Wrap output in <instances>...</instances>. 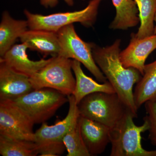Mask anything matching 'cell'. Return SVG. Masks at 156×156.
Segmentation results:
<instances>
[{
  "instance_id": "1",
  "label": "cell",
  "mask_w": 156,
  "mask_h": 156,
  "mask_svg": "<svg viewBox=\"0 0 156 156\" xmlns=\"http://www.w3.org/2000/svg\"><path fill=\"white\" fill-rule=\"evenodd\" d=\"M121 44L120 39H117L112 45L103 48L94 44L92 55L95 63L120 99L128 108L137 115L138 109L134 102L133 89L142 75L134 68L124 66L120 58Z\"/></svg>"
},
{
  "instance_id": "2",
  "label": "cell",
  "mask_w": 156,
  "mask_h": 156,
  "mask_svg": "<svg viewBox=\"0 0 156 156\" xmlns=\"http://www.w3.org/2000/svg\"><path fill=\"white\" fill-rule=\"evenodd\" d=\"M137 117L128 109L110 129L111 156H156V150H146L142 146L141 134L148 131L149 126L144 119L142 126H136L133 119Z\"/></svg>"
},
{
  "instance_id": "3",
  "label": "cell",
  "mask_w": 156,
  "mask_h": 156,
  "mask_svg": "<svg viewBox=\"0 0 156 156\" xmlns=\"http://www.w3.org/2000/svg\"><path fill=\"white\" fill-rule=\"evenodd\" d=\"M80 115L113 128L128 108L116 93L97 92L84 98L77 105Z\"/></svg>"
},
{
  "instance_id": "4",
  "label": "cell",
  "mask_w": 156,
  "mask_h": 156,
  "mask_svg": "<svg viewBox=\"0 0 156 156\" xmlns=\"http://www.w3.org/2000/svg\"><path fill=\"white\" fill-rule=\"evenodd\" d=\"M101 0H91L83 10L62 12L48 15L35 14L27 10L24 11L29 29L45 30L57 32L66 26L80 23L87 27L94 25L97 19Z\"/></svg>"
},
{
  "instance_id": "5",
  "label": "cell",
  "mask_w": 156,
  "mask_h": 156,
  "mask_svg": "<svg viewBox=\"0 0 156 156\" xmlns=\"http://www.w3.org/2000/svg\"><path fill=\"white\" fill-rule=\"evenodd\" d=\"M12 101L38 124L46 122L69 99L57 90L45 88L34 89Z\"/></svg>"
},
{
  "instance_id": "6",
  "label": "cell",
  "mask_w": 156,
  "mask_h": 156,
  "mask_svg": "<svg viewBox=\"0 0 156 156\" xmlns=\"http://www.w3.org/2000/svg\"><path fill=\"white\" fill-rule=\"evenodd\" d=\"M72 60L57 55L44 67L30 77L34 90L48 88L66 96L73 95L76 86L72 67Z\"/></svg>"
},
{
  "instance_id": "7",
  "label": "cell",
  "mask_w": 156,
  "mask_h": 156,
  "mask_svg": "<svg viewBox=\"0 0 156 156\" xmlns=\"http://www.w3.org/2000/svg\"><path fill=\"white\" fill-rule=\"evenodd\" d=\"M57 34L61 47L58 55L80 62L101 83L107 81L93 58L92 51L94 43H87L82 40L73 24L62 27Z\"/></svg>"
},
{
  "instance_id": "8",
  "label": "cell",
  "mask_w": 156,
  "mask_h": 156,
  "mask_svg": "<svg viewBox=\"0 0 156 156\" xmlns=\"http://www.w3.org/2000/svg\"><path fill=\"white\" fill-rule=\"evenodd\" d=\"M34 125L30 118L12 101L0 100V135L34 141Z\"/></svg>"
},
{
  "instance_id": "9",
  "label": "cell",
  "mask_w": 156,
  "mask_h": 156,
  "mask_svg": "<svg viewBox=\"0 0 156 156\" xmlns=\"http://www.w3.org/2000/svg\"><path fill=\"white\" fill-rule=\"evenodd\" d=\"M67 97L69 106L67 115L63 120L52 126L46 122L42 123L41 128L35 132L34 142L37 145L63 142L65 135L78 123L80 114L77 104L73 95Z\"/></svg>"
},
{
  "instance_id": "10",
  "label": "cell",
  "mask_w": 156,
  "mask_h": 156,
  "mask_svg": "<svg viewBox=\"0 0 156 156\" xmlns=\"http://www.w3.org/2000/svg\"><path fill=\"white\" fill-rule=\"evenodd\" d=\"M34 90L30 77L0 61V100L13 101Z\"/></svg>"
},
{
  "instance_id": "11",
  "label": "cell",
  "mask_w": 156,
  "mask_h": 156,
  "mask_svg": "<svg viewBox=\"0 0 156 156\" xmlns=\"http://www.w3.org/2000/svg\"><path fill=\"white\" fill-rule=\"evenodd\" d=\"M128 47L120 53V58L126 68H134L143 75L145 62L156 49V34L137 38L132 34Z\"/></svg>"
},
{
  "instance_id": "12",
  "label": "cell",
  "mask_w": 156,
  "mask_h": 156,
  "mask_svg": "<svg viewBox=\"0 0 156 156\" xmlns=\"http://www.w3.org/2000/svg\"><path fill=\"white\" fill-rule=\"evenodd\" d=\"M78 123L82 139L90 155L102 154L110 143V129L81 115Z\"/></svg>"
},
{
  "instance_id": "13",
  "label": "cell",
  "mask_w": 156,
  "mask_h": 156,
  "mask_svg": "<svg viewBox=\"0 0 156 156\" xmlns=\"http://www.w3.org/2000/svg\"><path fill=\"white\" fill-rule=\"evenodd\" d=\"M27 45L24 43L13 45L2 56L0 61L5 62L17 72L30 77L48 64L51 58L33 61L28 58Z\"/></svg>"
},
{
  "instance_id": "14",
  "label": "cell",
  "mask_w": 156,
  "mask_h": 156,
  "mask_svg": "<svg viewBox=\"0 0 156 156\" xmlns=\"http://www.w3.org/2000/svg\"><path fill=\"white\" fill-rule=\"evenodd\" d=\"M21 43L28 49L44 55H58L61 50L57 32L39 30H28L20 37Z\"/></svg>"
},
{
  "instance_id": "15",
  "label": "cell",
  "mask_w": 156,
  "mask_h": 156,
  "mask_svg": "<svg viewBox=\"0 0 156 156\" xmlns=\"http://www.w3.org/2000/svg\"><path fill=\"white\" fill-rule=\"evenodd\" d=\"M72 67L76 77L75 88L73 95L77 105L84 97L95 92L116 93L108 81L99 83L86 75L82 69L80 62L75 59L72 60Z\"/></svg>"
},
{
  "instance_id": "16",
  "label": "cell",
  "mask_w": 156,
  "mask_h": 156,
  "mask_svg": "<svg viewBox=\"0 0 156 156\" xmlns=\"http://www.w3.org/2000/svg\"><path fill=\"white\" fill-rule=\"evenodd\" d=\"M27 20H17L4 11L0 24V56L2 57L13 46L15 41L28 30Z\"/></svg>"
},
{
  "instance_id": "17",
  "label": "cell",
  "mask_w": 156,
  "mask_h": 156,
  "mask_svg": "<svg viewBox=\"0 0 156 156\" xmlns=\"http://www.w3.org/2000/svg\"><path fill=\"white\" fill-rule=\"evenodd\" d=\"M134 98L137 109L148 101H156V60L145 65L143 75L134 89Z\"/></svg>"
},
{
  "instance_id": "18",
  "label": "cell",
  "mask_w": 156,
  "mask_h": 156,
  "mask_svg": "<svg viewBox=\"0 0 156 156\" xmlns=\"http://www.w3.org/2000/svg\"><path fill=\"white\" fill-rule=\"evenodd\" d=\"M116 14L109 28L126 30L136 27L140 22L138 8L134 0H112Z\"/></svg>"
},
{
  "instance_id": "19",
  "label": "cell",
  "mask_w": 156,
  "mask_h": 156,
  "mask_svg": "<svg viewBox=\"0 0 156 156\" xmlns=\"http://www.w3.org/2000/svg\"><path fill=\"white\" fill-rule=\"evenodd\" d=\"M138 8L140 26L134 36L144 38L154 34L156 0H134Z\"/></svg>"
},
{
  "instance_id": "20",
  "label": "cell",
  "mask_w": 156,
  "mask_h": 156,
  "mask_svg": "<svg viewBox=\"0 0 156 156\" xmlns=\"http://www.w3.org/2000/svg\"><path fill=\"white\" fill-rule=\"evenodd\" d=\"M0 154L3 156H34L39 154L34 141L0 135Z\"/></svg>"
},
{
  "instance_id": "21",
  "label": "cell",
  "mask_w": 156,
  "mask_h": 156,
  "mask_svg": "<svg viewBox=\"0 0 156 156\" xmlns=\"http://www.w3.org/2000/svg\"><path fill=\"white\" fill-rule=\"evenodd\" d=\"M67 156H90L82 139L79 123L70 129L62 140Z\"/></svg>"
},
{
  "instance_id": "22",
  "label": "cell",
  "mask_w": 156,
  "mask_h": 156,
  "mask_svg": "<svg viewBox=\"0 0 156 156\" xmlns=\"http://www.w3.org/2000/svg\"><path fill=\"white\" fill-rule=\"evenodd\" d=\"M147 115L144 119L149 124L148 138L153 145L156 146V101H148L145 103Z\"/></svg>"
},
{
  "instance_id": "23",
  "label": "cell",
  "mask_w": 156,
  "mask_h": 156,
  "mask_svg": "<svg viewBox=\"0 0 156 156\" xmlns=\"http://www.w3.org/2000/svg\"><path fill=\"white\" fill-rule=\"evenodd\" d=\"M37 147L38 154L43 156L60 155L66 149L63 142L37 145Z\"/></svg>"
},
{
  "instance_id": "24",
  "label": "cell",
  "mask_w": 156,
  "mask_h": 156,
  "mask_svg": "<svg viewBox=\"0 0 156 156\" xmlns=\"http://www.w3.org/2000/svg\"><path fill=\"white\" fill-rule=\"evenodd\" d=\"M67 5L69 6H73L74 4L73 0H62ZM84 1V0H83ZM59 0H40L41 5L45 8H52L58 5Z\"/></svg>"
},
{
  "instance_id": "25",
  "label": "cell",
  "mask_w": 156,
  "mask_h": 156,
  "mask_svg": "<svg viewBox=\"0 0 156 156\" xmlns=\"http://www.w3.org/2000/svg\"><path fill=\"white\" fill-rule=\"evenodd\" d=\"M154 21L156 23V25L154 27V34H156V14H155V16Z\"/></svg>"
}]
</instances>
